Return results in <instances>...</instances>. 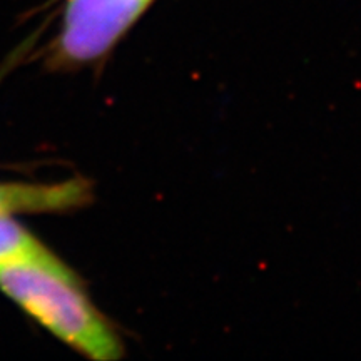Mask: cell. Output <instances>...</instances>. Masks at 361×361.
<instances>
[{"label":"cell","mask_w":361,"mask_h":361,"mask_svg":"<svg viewBox=\"0 0 361 361\" xmlns=\"http://www.w3.org/2000/svg\"><path fill=\"white\" fill-rule=\"evenodd\" d=\"M57 258L32 233L13 218H0V268L22 261Z\"/></svg>","instance_id":"cell-4"},{"label":"cell","mask_w":361,"mask_h":361,"mask_svg":"<svg viewBox=\"0 0 361 361\" xmlns=\"http://www.w3.org/2000/svg\"><path fill=\"white\" fill-rule=\"evenodd\" d=\"M92 200V186L82 178L51 184L0 183V218L51 214L79 209Z\"/></svg>","instance_id":"cell-3"},{"label":"cell","mask_w":361,"mask_h":361,"mask_svg":"<svg viewBox=\"0 0 361 361\" xmlns=\"http://www.w3.org/2000/svg\"><path fill=\"white\" fill-rule=\"evenodd\" d=\"M154 0H66L52 61L84 67L101 61L146 13Z\"/></svg>","instance_id":"cell-2"},{"label":"cell","mask_w":361,"mask_h":361,"mask_svg":"<svg viewBox=\"0 0 361 361\" xmlns=\"http://www.w3.org/2000/svg\"><path fill=\"white\" fill-rule=\"evenodd\" d=\"M0 291L30 318L92 361H117L124 343L84 291L78 274L59 258L0 268Z\"/></svg>","instance_id":"cell-1"}]
</instances>
